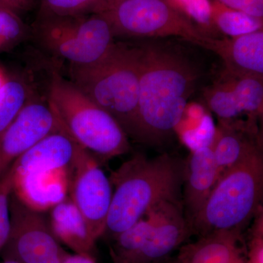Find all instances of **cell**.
Returning <instances> with one entry per match:
<instances>
[{"instance_id": "obj_1", "label": "cell", "mask_w": 263, "mask_h": 263, "mask_svg": "<svg viewBox=\"0 0 263 263\" xmlns=\"http://www.w3.org/2000/svg\"><path fill=\"white\" fill-rule=\"evenodd\" d=\"M140 49L138 141L160 144L179 126L200 74L173 48L148 43Z\"/></svg>"}, {"instance_id": "obj_2", "label": "cell", "mask_w": 263, "mask_h": 263, "mask_svg": "<svg viewBox=\"0 0 263 263\" xmlns=\"http://www.w3.org/2000/svg\"><path fill=\"white\" fill-rule=\"evenodd\" d=\"M184 163L163 154L153 159L136 155L110 175L111 203L103 236L114 239L164 202H182Z\"/></svg>"}, {"instance_id": "obj_3", "label": "cell", "mask_w": 263, "mask_h": 263, "mask_svg": "<svg viewBox=\"0 0 263 263\" xmlns=\"http://www.w3.org/2000/svg\"><path fill=\"white\" fill-rule=\"evenodd\" d=\"M140 46L115 43L100 60L69 65L70 81L120 124L128 137L138 139Z\"/></svg>"}, {"instance_id": "obj_4", "label": "cell", "mask_w": 263, "mask_h": 263, "mask_svg": "<svg viewBox=\"0 0 263 263\" xmlns=\"http://www.w3.org/2000/svg\"><path fill=\"white\" fill-rule=\"evenodd\" d=\"M262 148L254 150L219 176L206 200L190 221L199 237L221 230L243 233L262 206Z\"/></svg>"}, {"instance_id": "obj_5", "label": "cell", "mask_w": 263, "mask_h": 263, "mask_svg": "<svg viewBox=\"0 0 263 263\" xmlns=\"http://www.w3.org/2000/svg\"><path fill=\"white\" fill-rule=\"evenodd\" d=\"M47 96L63 130L84 149L104 159L130 150L129 137L117 121L70 80L53 72Z\"/></svg>"}, {"instance_id": "obj_6", "label": "cell", "mask_w": 263, "mask_h": 263, "mask_svg": "<svg viewBox=\"0 0 263 263\" xmlns=\"http://www.w3.org/2000/svg\"><path fill=\"white\" fill-rule=\"evenodd\" d=\"M33 36L37 44L52 56L74 65L98 61L116 43L108 21L98 13L40 16Z\"/></svg>"}, {"instance_id": "obj_7", "label": "cell", "mask_w": 263, "mask_h": 263, "mask_svg": "<svg viewBox=\"0 0 263 263\" xmlns=\"http://www.w3.org/2000/svg\"><path fill=\"white\" fill-rule=\"evenodd\" d=\"M114 36L178 37L204 48L208 38L166 0H127L104 13Z\"/></svg>"}, {"instance_id": "obj_8", "label": "cell", "mask_w": 263, "mask_h": 263, "mask_svg": "<svg viewBox=\"0 0 263 263\" xmlns=\"http://www.w3.org/2000/svg\"><path fill=\"white\" fill-rule=\"evenodd\" d=\"M10 230L2 255L22 263H62L67 252L52 233L43 212L29 207L12 193Z\"/></svg>"}, {"instance_id": "obj_9", "label": "cell", "mask_w": 263, "mask_h": 263, "mask_svg": "<svg viewBox=\"0 0 263 263\" xmlns=\"http://www.w3.org/2000/svg\"><path fill=\"white\" fill-rule=\"evenodd\" d=\"M112 195L110 179L95 156L79 146L69 169L68 196L97 240L105 233Z\"/></svg>"}, {"instance_id": "obj_10", "label": "cell", "mask_w": 263, "mask_h": 263, "mask_svg": "<svg viewBox=\"0 0 263 263\" xmlns=\"http://www.w3.org/2000/svg\"><path fill=\"white\" fill-rule=\"evenodd\" d=\"M62 129L47 93L36 92L0 136V178L31 147Z\"/></svg>"}, {"instance_id": "obj_11", "label": "cell", "mask_w": 263, "mask_h": 263, "mask_svg": "<svg viewBox=\"0 0 263 263\" xmlns=\"http://www.w3.org/2000/svg\"><path fill=\"white\" fill-rule=\"evenodd\" d=\"M204 48L220 57L226 72L263 79V30L233 37H209Z\"/></svg>"}, {"instance_id": "obj_12", "label": "cell", "mask_w": 263, "mask_h": 263, "mask_svg": "<svg viewBox=\"0 0 263 263\" xmlns=\"http://www.w3.org/2000/svg\"><path fill=\"white\" fill-rule=\"evenodd\" d=\"M193 234L183 204H174L143 242L129 263H158Z\"/></svg>"}, {"instance_id": "obj_13", "label": "cell", "mask_w": 263, "mask_h": 263, "mask_svg": "<svg viewBox=\"0 0 263 263\" xmlns=\"http://www.w3.org/2000/svg\"><path fill=\"white\" fill-rule=\"evenodd\" d=\"M79 146L63 129L52 133L15 161V174L69 170Z\"/></svg>"}, {"instance_id": "obj_14", "label": "cell", "mask_w": 263, "mask_h": 263, "mask_svg": "<svg viewBox=\"0 0 263 263\" xmlns=\"http://www.w3.org/2000/svg\"><path fill=\"white\" fill-rule=\"evenodd\" d=\"M219 178L211 146L192 151L184 164L183 209L189 222L206 200Z\"/></svg>"}, {"instance_id": "obj_15", "label": "cell", "mask_w": 263, "mask_h": 263, "mask_svg": "<svg viewBox=\"0 0 263 263\" xmlns=\"http://www.w3.org/2000/svg\"><path fill=\"white\" fill-rule=\"evenodd\" d=\"M68 191L69 170L14 174L13 193L26 205L38 212L49 211L68 196Z\"/></svg>"}, {"instance_id": "obj_16", "label": "cell", "mask_w": 263, "mask_h": 263, "mask_svg": "<svg viewBox=\"0 0 263 263\" xmlns=\"http://www.w3.org/2000/svg\"><path fill=\"white\" fill-rule=\"evenodd\" d=\"M243 233L221 230L199 237L179 249V263H234L246 257Z\"/></svg>"}, {"instance_id": "obj_17", "label": "cell", "mask_w": 263, "mask_h": 263, "mask_svg": "<svg viewBox=\"0 0 263 263\" xmlns=\"http://www.w3.org/2000/svg\"><path fill=\"white\" fill-rule=\"evenodd\" d=\"M49 212L48 222L58 241L73 251L74 253L92 255L98 240L70 197L58 202Z\"/></svg>"}, {"instance_id": "obj_18", "label": "cell", "mask_w": 263, "mask_h": 263, "mask_svg": "<svg viewBox=\"0 0 263 263\" xmlns=\"http://www.w3.org/2000/svg\"><path fill=\"white\" fill-rule=\"evenodd\" d=\"M259 147L262 144L258 133L218 124L211 148L219 176Z\"/></svg>"}, {"instance_id": "obj_19", "label": "cell", "mask_w": 263, "mask_h": 263, "mask_svg": "<svg viewBox=\"0 0 263 263\" xmlns=\"http://www.w3.org/2000/svg\"><path fill=\"white\" fill-rule=\"evenodd\" d=\"M182 202H164L145 214L133 226L114 238L110 254L114 263H129L147 237L170 209Z\"/></svg>"}, {"instance_id": "obj_20", "label": "cell", "mask_w": 263, "mask_h": 263, "mask_svg": "<svg viewBox=\"0 0 263 263\" xmlns=\"http://www.w3.org/2000/svg\"><path fill=\"white\" fill-rule=\"evenodd\" d=\"M219 79L231 90L248 122L257 127V119L262 117L263 79L240 77L226 71Z\"/></svg>"}, {"instance_id": "obj_21", "label": "cell", "mask_w": 263, "mask_h": 263, "mask_svg": "<svg viewBox=\"0 0 263 263\" xmlns=\"http://www.w3.org/2000/svg\"><path fill=\"white\" fill-rule=\"evenodd\" d=\"M29 81L22 75L12 76L0 89V136L37 92Z\"/></svg>"}, {"instance_id": "obj_22", "label": "cell", "mask_w": 263, "mask_h": 263, "mask_svg": "<svg viewBox=\"0 0 263 263\" xmlns=\"http://www.w3.org/2000/svg\"><path fill=\"white\" fill-rule=\"evenodd\" d=\"M212 16L218 32L230 37L262 29V18L228 8L214 0L212 1Z\"/></svg>"}, {"instance_id": "obj_23", "label": "cell", "mask_w": 263, "mask_h": 263, "mask_svg": "<svg viewBox=\"0 0 263 263\" xmlns=\"http://www.w3.org/2000/svg\"><path fill=\"white\" fill-rule=\"evenodd\" d=\"M208 37L219 38L212 16L211 0H166Z\"/></svg>"}, {"instance_id": "obj_24", "label": "cell", "mask_w": 263, "mask_h": 263, "mask_svg": "<svg viewBox=\"0 0 263 263\" xmlns=\"http://www.w3.org/2000/svg\"><path fill=\"white\" fill-rule=\"evenodd\" d=\"M27 34V27L18 13L0 6V53L16 46Z\"/></svg>"}, {"instance_id": "obj_25", "label": "cell", "mask_w": 263, "mask_h": 263, "mask_svg": "<svg viewBox=\"0 0 263 263\" xmlns=\"http://www.w3.org/2000/svg\"><path fill=\"white\" fill-rule=\"evenodd\" d=\"M100 0H41L40 16H70L94 13Z\"/></svg>"}, {"instance_id": "obj_26", "label": "cell", "mask_w": 263, "mask_h": 263, "mask_svg": "<svg viewBox=\"0 0 263 263\" xmlns=\"http://www.w3.org/2000/svg\"><path fill=\"white\" fill-rule=\"evenodd\" d=\"M14 174L13 164L0 178V254L10 234V199L13 191Z\"/></svg>"}, {"instance_id": "obj_27", "label": "cell", "mask_w": 263, "mask_h": 263, "mask_svg": "<svg viewBox=\"0 0 263 263\" xmlns=\"http://www.w3.org/2000/svg\"><path fill=\"white\" fill-rule=\"evenodd\" d=\"M249 230L247 263H263V210L261 209L254 216Z\"/></svg>"}, {"instance_id": "obj_28", "label": "cell", "mask_w": 263, "mask_h": 263, "mask_svg": "<svg viewBox=\"0 0 263 263\" xmlns=\"http://www.w3.org/2000/svg\"><path fill=\"white\" fill-rule=\"evenodd\" d=\"M228 8L263 18V0H214Z\"/></svg>"}, {"instance_id": "obj_29", "label": "cell", "mask_w": 263, "mask_h": 263, "mask_svg": "<svg viewBox=\"0 0 263 263\" xmlns=\"http://www.w3.org/2000/svg\"><path fill=\"white\" fill-rule=\"evenodd\" d=\"M32 5L30 0H0V6L9 8L18 14L29 10Z\"/></svg>"}, {"instance_id": "obj_30", "label": "cell", "mask_w": 263, "mask_h": 263, "mask_svg": "<svg viewBox=\"0 0 263 263\" xmlns=\"http://www.w3.org/2000/svg\"><path fill=\"white\" fill-rule=\"evenodd\" d=\"M62 263H97L92 255L87 254H66Z\"/></svg>"}, {"instance_id": "obj_31", "label": "cell", "mask_w": 263, "mask_h": 263, "mask_svg": "<svg viewBox=\"0 0 263 263\" xmlns=\"http://www.w3.org/2000/svg\"><path fill=\"white\" fill-rule=\"evenodd\" d=\"M127 0H100L94 13H102Z\"/></svg>"}, {"instance_id": "obj_32", "label": "cell", "mask_w": 263, "mask_h": 263, "mask_svg": "<svg viewBox=\"0 0 263 263\" xmlns=\"http://www.w3.org/2000/svg\"><path fill=\"white\" fill-rule=\"evenodd\" d=\"M7 79H8V77L5 75L4 72L0 69V89L4 86L5 82H6Z\"/></svg>"}, {"instance_id": "obj_33", "label": "cell", "mask_w": 263, "mask_h": 263, "mask_svg": "<svg viewBox=\"0 0 263 263\" xmlns=\"http://www.w3.org/2000/svg\"><path fill=\"white\" fill-rule=\"evenodd\" d=\"M234 263H247V260H246V257L245 258H242L239 259V260L237 261V262H235Z\"/></svg>"}, {"instance_id": "obj_34", "label": "cell", "mask_w": 263, "mask_h": 263, "mask_svg": "<svg viewBox=\"0 0 263 263\" xmlns=\"http://www.w3.org/2000/svg\"><path fill=\"white\" fill-rule=\"evenodd\" d=\"M171 263H179V262H178V261H177V260H176H176L174 261V262H171Z\"/></svg>"}, {"instance_id": "obj_35", "label": "cell", "mask_w": 263, "mask_h": 263, "mask_svg": "<svg viewBox=\"0 0 263 263\" xmlns=\"http://www.w3.org/2000/svg\"><path fill=\"white\" fill-rule=\"evenodd\" d=\"M30 1H31V3H32V4H34V0H30Z\"/></svg>"}]
</instances>
